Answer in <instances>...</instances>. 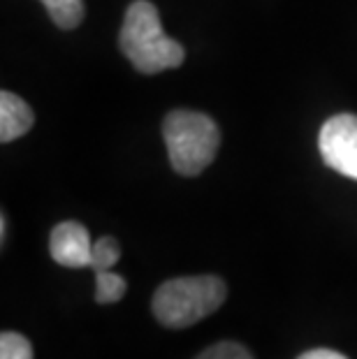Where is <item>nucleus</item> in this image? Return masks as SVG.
<instances>
[{"label":"nucleus","mask_w":357,"mask_h":359,"mask_svg":"<svg viewBox=\"0 0 357 359\" xmlns=\"http://www.w3.org/2000/svg\"><path fill=\"white\" fill-rule=\"evenodd\" d=\"M119 47L135 70L142 74L172 70L186 58V49L167 37L156 5H151L149 0H135L128 7L119 35Z\"/></svg>","instance_id":"obj_1"},{"label":"nucleus","mask_w":357,"mask_h":359,"mask_svg":"<svg viewBox=\"0 0 357 359\" xmlns=\"http://www.w3.org/2000/svg\"><path fill=\"white\" fill-rule=\"evenodd\" d=\"M225 283L218 276H184L165 280L154 294V316L170 330H186L223 306Z\"/></svg>","instance_id":"obj_2"},{"label":"nucleus","mask_w":357,"mask_h":359,"mask_svg":"<svg viewBox=\"0 0 357 359\" xmlns=\"http://www.w3.org/2000/svg\"><path fill=\"white\" fill-rule=\"evenodd\" d=\"M163 137L170 165L184 177H197L214 163L220 147V130L202 111L177 109L163 121Z\"/></svg>","instance_id":"obj_3"},{"label":"nucleus","mask_w":357,"mask_h":359,"mask_svg":"<svg viewBox=\"0 0 357 359\" xmlns=\"http://www.w3.org/2000/svg\"><path fill=\"white\" fill-rule=\"evenodd\" d=\"M318 149L325 165L334 172L357 181V116L337 114L325 121L318 137Z\"/></svg>","instance_id":"obj_4"},{"label":"nucleus","mask_w":357,"mask_h":359,"mask_svg":"<svg viewBox=\"0 0 357 359\" xmlns=\"http://www.w3.org/2000/svg\"><path fill=\"white\" fill-rule=\"evenodd\" d=\"M49 250L54 262L60 266H70V269H81L90 266L93 259V241H90L88 230L81 223L65 220L58 223L49 236Z\"/></svg>","instance_id":"obj_5"},{"label":"nucleus","mask_w":357,"mask_h":359,"mask_svg":"<svg viewBox=\"0 0 357 359\" xmlns=\"http://www.w3.org/2000/svg\"><path fill=\"white\" fill-rule=\"evenodd\" d=\"M35 123L33 109L19 95L3 90L0 93V142L10 144L24 137Z\"/></svg>","instance_id":"obj_6"},{"label":"nucleus","mask_w":357,"mask_h":359,"mask_svg":"<svg viewBox=\"0 0 357 359\" xmlns=\"http://www.w3.org/2000/svg\"><path fill=\"white\" fill-rule=\"evenodd\" d=\"M42 5L51 21L63 30H74L83 19V0H42Z\"/></svg>","instance_id":"obj_7"},{"label":"nucleus","mask_w":357,"mask_h":359,"mask_svg":"<svg viewBox=\"0 0 357 359\" xmlns=\"http://www.w3.org/2000/svg\"><path fill=\"white\" fill-rule=\"evenodd\" d=\"M128 290V283L123 276L114 273L112 269L107 271H95V302L97 304H114L123 299Z\"/></svg>","instance_id":"obj_8"},{"label":"nucleus","mask_w":357,"mask_h":359,"mask_svg":"<svg viewBox=\"0 0 357 359\" xmlns=\"http://www.w3.org/2000/svg\"><path fill=\"white\" fill-rule=\"evenodd\" d=\"M121 257V246L114 236H102L93 241V259H90V269L93 271H107Z\"/></svg>","instance_id":"obj_9"},{"label":"nucleus","mask_w":357,"mask_h":359,"mask_svg":"<svg viewBox=\"0 0 357 359\" xmlns=\"http://www.w3.org/2000/svg\"><path fill=\"white\" fill-rule=\"evenodd\" d=\"M0 359H33V346L26 336L3 332L0 336Z\"/></svg>","instance_id":"obj_10"},{"label":"nucleus","mask_w":357,"mask_h":359,"mask_svg":"<svg viewBox=\"0 0 357 359\" xmlns=\"http://www.w3.org/2000/svg\"><path fill=\"white\" fill-rule=\"evenodd\" d=\"M195 359H253V355H250L244 346H239V343L223 341L207 350H202Z\"/></svg>","instance_id":"obj_11"},{"label":"nucleus","mask_w":357,"mask_h":359,"mask_svg":"<svg viewBox=\"0 0 357 359\" xmlns=\"http://www.w3.org/2000/svg\"><path fill=\"white\" fill-rule=\"evenodd\" d=\"M297 359H348V357L341 353H334V350H328V348H318V350H309V353L299 355Z\"/></svg>","instance_id":"obj_12"},{"label":"nucleus","mask_w":357,"mask_h":359,"mask_svg":"<svg viewBox=\"0 0 357 359\" xmlns=\"http://www.w3.org/2000/svg\"><path fill=\"white\" fill-rule=\"evenodd\" d=\"M5 239H7V218L3 216L0 218V241L5 243Z\"/></svg>","instance_id":"obj_13"}]
</instances>
